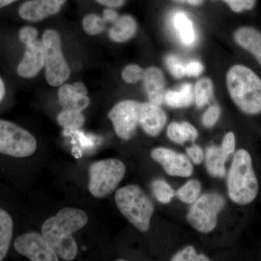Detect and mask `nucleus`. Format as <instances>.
I'll use <instances>...</instances> for the list:
<instances>
[{
	"instance_id": "nucleus-18",
	"label": "nucleus",
	"mask_w": 261,
	"mask_h": 261,
	"mask_svg": "<svg viewBox=\"0 0 261 261\" xmlns=\"http://www.w3.org/2000/svg\"><path fill=\"white\" fill-rule=\"evenodd\" d=\"M138 24L133 16L123 15L118 17L108 30V36L113 42L124 43L135 37Z\"/></svg>"
},
{
	"instance_id": "nucleus-38",
	"label": "nucleus",
	"mask_w": 261,
	"mask_h": 261,
	"mask_svg": "<svg viewBox=\"0 0 261 261\" xmlns=\"http://www.w3.org/2000/svg\"><path fill=\"white\" fill-rule=\"evenodd\" d=\"M119 15L113 8H107L103 11L102 18L107 23H113L118 18Z\"/></svg>"
},
{
	"instance_id": "nucleus-3",
	"label": "nucleus",
	"mask_w": 261,
	"mask_h": 261,
	"mask_svg": "<svg viewBox=\"0 0 261 261\" xmlns=\"http://www.w3.org/2000/svg\"><path fill=\"white\" fill-rule=\"evenodd\" d=\"M230 199L238 205H248L258 193V181L252 167L251 156L245 149L237 151L227 180Z\"/></svg>"
},
{
	"instance_id": "nucleus-22",
	"label": "nucleus",
	"mask_w": 261,
	"mask_h": 261,
	"mask_svg": "<svg viewBox=\"0 0 261 261\" xmlns=\"http://www.w3.org/2000/svg\"><path fill=\"white\" fill-rule=\"evenodd\" d=\"M166 133L170 140L179 145H183L187 141L194 142L198 136L195 127L187 121L172 122L168 126Z\"/></svg>"
},
{
	"instance_id": "nucleus-41",
	"label": "nucleus",
	"mask_w": 261,
	"mask_h": 261,
	"mask_svg": "<svg viewBox=\"0 0 261 261\" xmlns=\"http://www.w3.org/2000/svg\"><path fill=\"white\" fill-rule=\"evenodd\" d=\"M73 87H74L75 90H76V92H78L79 93L87 95L88 92H87V87H86V86L84 85V84L82 83V82H75V83L73 84Z\"/></svg>"
},
{
	"instance_id": "nucleus-5",
	"label": "nucleus",
	"mask_w": 261,
	"mask_h": 261,
	"mask_svg": "<svg viewBox=\"0 0 261 261\" xmlns=\"http://www.w3.org/2000/svg\"><path fill=\"white\" fill-rule=\"evenodd\" d=\"M89 190L97 198H103L113 191L121 183L126 166L118 159L97 161L89 167Z\"/></svg>"
},
{
	"instance_id": "nucleus-20",
	"label": "nucleus",
	"mask_w": 261,
	"mask_h": 261,
	"mask_svg": "<svg viewBox=\"0 0 261 261\" xmlns=\"http://www.w3.org/2000/svg\"><path fill=\"white\" fill-rule=\"evenodd\" d=\"M172 22L182 44L187 47L193 45L196 41V32L193 23L188 15L184 12H177L173 15Z\"/></svg>"
},
{
	"instance_id": "nucleus-43",
	"label": "nucleus",
	"mask_w": 261,
	"mask_h": 261,
	"mask_svg": "<svg viewBox=\"0 0 261 261\" xmlns=\"http://www.w3.org/2000/svg\"><path fill=\"white\" fill-rule=\"evenodd\" d=\"M15 1L16 0H0V9L12 4V3H14Z\"/></svg>"
},
{
	"instance_id": "nucleus-11",
	"label": "nucleus",
	"mask_w": 261,
	"mask_h": 261,
	"mask_svg": "<svg viewBox=\"0 0 261 261\" xmlns=\"http://www.w3.org/2000/svg\"><path fill=\"white\" fill-rule=\"evenodd\" d=\"M151 157L162 166L169 176L188 177L193 173V166L188 158L172 149L156 147L152 149Z\"/></svg>"
},
{
	"instance_id": "nucleus-1",
	"label": "nucleus",
	"mask_w": 261,
	"mask_h": 261,
	"mask_svg": "<svg viewBox=\"0 0 261 261\" xmlns=\"http://www.w3.org/2000/svg\"><path fill=\"white\" fill-rule=\"evenodd\" d=\"M88 216L74 207H64L44 221L42 234L63 260H73L78 253V246L73 234L87 225Z\"/></svg>"
},
{
	"instance_id": "nucleus-14",
	"label": "nucleus",
	"mask_w": 261,
	"mask_h": 261,
	"mask_svg": "<svg viewBox=\"0 0 261 261\" xmlns=\"http://www.w3.org/2000/svg\"><path fill=\"white\" fill-rule=\"evenodd\" d=\"M168 116L161 108L151 102H140V125L150 137H157L167 122Z\"/></svg>"
},
{
	"instance_id": "nucleus-25",
	"label": "nucleus",
	"mask_w": 261,
	"mask_h": 261,
	"mask_svg": "<svg viewBox=\"0 0 261 261\" xmlns=\"http://www.w3.org/2000/svg\"><path fill=\"white\" fill-rule=\"evenodd\" d=\"M57 120L65 130L74 132L83 126L85 122V117L82 112L63 109L58 114Z\"/></svg>"
},
{
	"instance_id": "nucleus-9",
	"label": "nucleus",
	"mask_w": 261,
	"mask_h": 261,
	"mask_svg": "<svg viewBox=\"0 0 261 261\" xmlns=\"http://www.w3.org/2000/svg\"><path fill=\"white\" fill-rule=\"evenodd\" d=\"M140 102L135 100L121 101L113 106L108 113L116 135L123 140H129L135 136L140 125Z\"/></svg>"
},
{
	"instance_id": "nucleus-37",
	"label": "nucleus",
	"mask_w": 261,
	"mask_h": 261,
	"mask_svg": "<svg viewBox=\"0 0 261 261\" xmlns=\"http://www.w3.org/2000/svg\"><path fill=\"white\" fill-rule=\"evenodd\" d=\"M186 68V76L188 77H198L202 74L204 71V66L200 62L193 61L190 62L185 65Z\"/></svg>"
},
{
	"instance_id": "nucleus-2",
	"label": "nucleus",
	"mask_w": 261,
	"mask_h": 261,
	"mask_svg": "<svg viewBox=\"0 0 261 261\" xmlns=\"http://www.w3.org/2000/svg\"><path fill=\"white\" fill-rule=\"evenodd\" d=\"M225 80L230 97L242 112L250 116L261 113V79L253 70L246 65H233Z\"/></svg>"
},
{
	"instance_id": "nucleus-24",
	"label": "nucleus",
	"mask_w": 261,
	"mask_h": 261,
	"mask_svg": "<svg viewBox=\"0 0 261 261\" xmlns=\"http://www.w3.org/2000/svg\"><path fill=\"white\" fill-rule=\"evenodd\" d=\"M194 102L197 108H202L208 104L214 97V84L209 77L199 79L193 87Z\"/></svg>"
},
{
	"instance_id": "nucleus-40",
	"label": "nucleus",
	"mask_w": 261,
	"mask_h": 261,
	"mask_svg": "<svg viewBox=\"0 0 261 261\" xmlns=\"http://www.w3.org/2000/svg\"><path fill=\"white\" fill-rule=\"evenodd\" d=\"M172 1L178 2V3H185L191 6L198 7L203 3L204 0H172Z\"/></svg>"
},
{
	"instance_id": "nucleus-23",
	"label": "nucleus",
	"mask_w": 261,
	"mask_h": 261,
	"mask_svg": "<svg viewBox=\"0 0 261 261\" xmlns=\"http://www.w3.org/2000/svg\"><path fill=\"white\" fill-rule=\"evenodd\" d=\"M13 227L14 225L11 216L0 208V260H3L9 251Z\"/></svg>"
},
{
	"instance_id": "nucleus-13",
	"label": "nucleus",
	"mask_w": 261,
	"mask_h": 261,
	"mask_svg": "<svg viewBox=\"0 0 261 261\" xmlns=\"http://www.w3.org/2000/svg\"><path fill=\"white\" fill-rule=\"evenodd\" d=\"M66 0H30L20 5L18 14L29 22H38L59 13Z\"/></svg>"
},
{
	"instance_id": "nucleus-32",
	"label": "nucleus",
	"mask_w": 261,
	"mask_h": 261,
	"mask_svg": "<svg viewBox=\"0 0 261 261\" xmlns=\"http://www.w3.org/2000/svg\"><path fill=\"white\" fill-rule=\"evenodd\" d=\"M221 110L217 105H214L207 108L202 116V124L207 128H212L216 124L221 116Z\"/></svg>"
},
{
	"instance_id": "nucleus-34",
	"label": "nucleus",
	"mask_w": 261,
	"mask_h": 261,
	"mask_svg": "<svg viewBox=\"0 0 261 261\" xmlns=\"http://www.w3.org/2000/svg\"><path fill=\"white\" fill-rule=\"evenodd\" d=\"M235 147H236V140H235L234 134L233 132H228L224 136L221 147L224 151L225 153L227 154L228 157L234 153Z\"/></svg>"
},
{
	"instance_id": "nucleus-36",
	"label": "nucleus",
	"mask_w": 261,
	"mask_h": 261,
	"mask_svg": "<svg viewBox=\"0 0 261 261\" xmlns=\"http://www.w3.org/2000/svg\"><path fill=\"white\" fill-rule=\"evenodd\" d=\"M187 155L192 162L196 165H200L205 159L203 150L200 146L194 145L187 149Z\"/></svg>"
},
{
	"instance_id": "nucleus-33",
	"label": "nucleus",
	"mask_w": 261,
	"mask_h": 261,
	"mask_svg": "<svg viewBox=\"0 0 261 261\" xmlns=\"http://www.w3.org/2000/svg\"><path fill=\"white\" fill-rule=\"evenodd\" d=\"M230 9L236 13L252 10L256 4V0H223Z\"/></svg>"
},
{
	"instance_id": "nucleus-39",
	"label": "nucleus",
	"mask_w": 261,
	"mask_h": 261,
	"mask_svg": "<svg viewBox=\"0 0 261 261\" xmlns=\"http://www.w3.org/2000/svg\"><path fill=\"white\" fill-rule=\"evenodd\" d=\"M96 1L108 8H117L123 5L126 0H96Z\"/></svg>"
},
{
	"instance_id": "nucleus-7",
	"label": "nucleus",
	"mask_w": 261,
	"mask_h": 261,
	"mask_svg": "<svg viewBox=\"0 0 261 261\" xmlns=\"http://www.w3.org/2000/svg\"><path fill=\"white\" fill-rule=\"evenodd\" d=\"M37 148V140L30 132L0 119V153L22 159L32 155Z\"/></svg>"
},
{
	"instance_id": "nucleus-21",
	"label": "nucleus",
	"mask_w": 261,
	"mask_h": 261,
	"mask_svg": "<svg viewBox=\"0 0 261 261\" xmlns=\"http://www.w3.org/2000/svg\"><path fill=\"white\" fill-rule=\"evenodd\" d=\"M164 102L168 107L172 108H186L194 102L193 86L191 84H182L178 90L166 91Z\"/></svg>"
},
{
	"instance_id": "nucleus-17",
	"label": "nucleus",
	"mask_w": 261,
	"mask_h": 261,
	"mask_svg": "<svg viewBox=\"0 0 261 261\" xmlns=\"http://www.w3.org/2000/svg\"><path fill=\"white\" fill-rule=\"evenodd\" d=\"M58 103L63 109L82 113L90 104V98L76 92L73 85L63 84L58 90Z\"/></svg>"
},
{
	"instance_id": "nucleus-4",
	"label": "nucleus",
	"mask_w": 261,
	"mask_h": 261,
	"mask_svg": "<svg viewBox=\"0 0 261 261\" xmlns=\"http://www.w3.org/2000/svg\"><path fill=\"white\" fill-rule=\"evenodd\" d=\"M115 200L121 214L139 231H148L154 207L140 187L128 185L122 187L116 192Z\"/></svg>"
},
{
	"instance_id": "nucleus-10",
	"label": "nucleus",
	"mask_w": 261,
	"mask_h": 261,
	"mask_svg": "<svg viewBox=\"0 0 261 261\" xmlns=\"http://www.w3.org/2000/svg\"><path fill=\"white\" fill-rule=\"evenodd\" d=\"M15 250L32 261L59 260L56 251L42 233L29 232L18 237L14 243Z\"/></svg>"
},
{
	"instance_id": "nucleus-29",
	"label": "nucleus",
	"mask_w": 261,
	"mask_h": 261,
	"mask_svg": "<svg viewBox=\"0 0 261 261\" xmlns=\"http://www.w3.org/2000/svg\"><path fill=\"white\" fill-rule=\"evenodd\" d=\"M145 75V70L137 64H128L121 71L122 80L126 84H135L142 82Z\"/></svg>"
},
{
	"instance_id": "nucleus-19",
	"label": "nucleus",
	"mask_w": 261,
	"mask_h": 261,
	"mask_svg": "<svg viewBox=\"0 0 261 261\" xmlns=\"http://www.w3.org/2000/svg\"><path fill=\"white\" fill-rule=\"evenodd\" d=\"M207 172L214 177L223 178L226 175V164L228 156L221 147L212 146L206 150L205 155Z\"/></svg>"
},
{
	"instance_id": "nucleus-35",
	"label": "nucleus",
	"mask_w": 261,
	"mask_h": 261,
	"mask_svg": "<svg viewBox=\"0 0 261 261\" xmlns=\"http://www.w3.org/2000/svg\"><path fill=\"white\" fill-rule=\"evenodd\" d=\"M18 36L21 42L25 44V43L32 42L37 39L38 31L34 27H24L19 31Z\"/></svg>"
},
{
	"instance_id": "nucleus-6",
	"label": "nucleus",
	"mask_w": 261,
	"mask_h": 261,
	"mask_svg": "<svg viewBox=\"0 0 261 261\" xmlns=\"http://www.w3.org/2000/svg\"><path fill=\"white\" fill-rule=\"evenodd\" d=\"M42 43L46 80L51 87H60L70 75L69 65L62 51L61 36L57 31L47 29L43 34Z\"/></svg>"
},
{
	"instance_id": "nucleus-27",
	"label": "nucleus",
	"mask_w": 261,
	"mask_h": 261,
	"mask_svg": "<svg viewBox=\"0 0 261 261\" xmlns=\"http://www.w3.org/2000/svg\"><path fill=\"white\" fill-rule=\"evenodd\" d=\"M106 20L102 17L99 15L91 13L86 15L82 21V25L84 31L89 34V35H98L102 34L106 29Z\"/></svg>"
},
{
	"instance_id": "nucleus-30",
	"label": "nucleus",
	"mask_w": 261,
	"mask_h": 261,
	"mask_svg": "<svg viewBox=\"0 0 261 261\" xmlns=\"http://www.w3.org/2000/svg\"><path fill=\"white\" fill-rule=\"evenodd\" d=\"M166 65L168 71L175 78L182 79L186 76L185 65H184L176 56H168L166 58Z\"/></svg>"
},
{
	"instance_id": "nucleus-12",
	"label": "nucleus",
	"mask_w": 261,
	"mask_h": 261,
	"mask_svg": "<svg viewBox=\"0 0 261 261\" xmlns=\"http://www.w3.org/2000/svg\"><path fill=\"white\" fill-rule=\"evenodd\" d=\"M25 51L23 59L17 68L19 76L32 79L39 73L44 66V48L42 42L35 39L24 44Z\"/></svg>"
},
{
	"instance_id": "nucleus-26",
	"label": "nucleus",
	"mask_w": 261,
	"mask_h": 261,
	"mask_svg": "<svg viewBox=\"0 0 261 261\" xmlns=\"http://www.w3.org/2000/svg\"><path fill=\"white\" fill-rule=\"evenodd\" d=\"M201 192V184L197 180H190L178 189L179 200L187 204L194 203L198 199Z\"/></svg>"
},
{
	"instance_id": "nucleus-31",
	"label": "nucleus",
	"mask_w": 261,
	"mask_h": 261,
	"mask_svg": "<svg viewBox=\"0 0 261 261\" xmlns=\"http://www.w3.org/2000/svg\"><path fill=\"white\" fill-rule=\"evenodd\" d=\"M173 261H207L210 260L205 255L197 254L195 249L192 246L184 248L177 252L172 258Z\"/></svg>"
},
{
	"instance_id": "nucleus-15",
	"label": "nucleus",
	"mask_w": 261,
	"mask_h": 261,
	"mask_svg": "<svg viewBox=\"0 0 261 261\" xmlns=\"http://www.w3.org/2000/svg\"><path fill=\"white\" fill-rule=\"evenodd\" d=\"M142 83L149 102L156 106H162L164 102L166 84L162 70L156 66L146 68Z\"/></svg>"
},
{
	"instance_id": "nucleus-42",
	"label": "nucleus",
	"mask_w": 261,
	"mask_h": 261,
	"mask_svg": "<svg viewBox=\"0 0 261 261\" xmlns=\"http://www.w3.org/2000/svg\"><path fill=\"white\" fill-rule=\"evenodd\" d=\"M5 95V86L4 82L0 77V102L4 99Z\"/></svg>"
},
{
	"instance_id": "nucleus-16",
	"label": "nucleus",
	"mask_w": 261,
	"mask_h": 261,
	"mask_svg": "<svg viewBox=\"0 0 261 261\" xmlns=\"http://www.w3.org/2000/svg\"><path fill=\"white\" fill-rule=\"evenodd\" d=\"M235 43L248 51L261 66V32L251 27H241L233 34Z\"/></svg>"
},
{
	"instance_id": "nucleus-28",
	"label": "nucleus",
	"mask_w": 261,
	"mask_h": 261,
	"mask_svg": "<svg viewBox=\"0 0 261 261\" xmlns=\"http://www.w3.org/2000/svg\"><path fill=\"white\" fill-rule=\"evenodd\" d=\"M152 190L155 198L162 203L167 204L171 202L175 195L172 187L164 181L159 179L152 182Z\"/></svg>"
},
{
	"instance_id": "nucleus-8",
	"label": "nucleus",
	"mask_w": 261,
	"mask_h": 261,
	"mask_svg": "<svg viewBox=\"0 0 261 261\" xmlns=\"http://www.w3.org/2000/svg\"><path fill=\"white\" fill-rule=\"evenodd\" d=\"M226 201L219 194H205L194 202L187 214V221L201 233H209L216 228L218 216Z\"/></svg>"
}]
</instances>
